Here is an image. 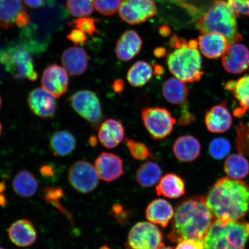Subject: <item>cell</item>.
Instances as JSON below:
<instances>
[{
	"label": "cell",
	"mask_w": 249,
	"mask_h": 249,
	"mask_svg": "<svg viewBox=\"0 0 249 249\" xmlns=\"http://www.w3.org/2000/svg\"><path fill=\"white\" fill-rule=\"evenodd\" d=\"M204 198L216 219L240 220L249 213V185L241 180L218 179Z\"/></svg>",
	"instance_id": "6da1fadb"
},
{
	"label": "cell",
	"mask_w": 249,
	"mask_h": 249,
	"mask_svg": "<svg viewBox=\"0 0 249 249\" xmlns=\"http://www.w3.org/2000/svg\"><path fill=\"white\" fill-rule=\"evenodd\" d=\"M214 219L204 197L186 199L177 207L168 238L174 243L188 239L203 241Z\"/></svg>",
	"instance_id": "7a4b0ae2"
},
{
	"label": "cell",
	"mask_w": 249,
	"mask_h": 249,
	"mask_svg": "<svg viewBox=\"0 0 249 249\" xmlns=\"http://www.w3.org/2000/svg\"><path fill=\"white\" fill-rule=\"evenodd\" d=\"M249 222L214 219L204 239L205 249H246Z\"/></svg>",
	"instance_id": "3957f363"
},
{
	"label": "cell",
	"mask_w": 249,
	"mask_h": 249,
	"mask_svg": "<svg viewBox=\"0 0 249 249\" xmlns=\"http://www.w3.org/2000/svg\"><path fill=\"white\" fill-rule=\"evenodd\" d=\"M236 16L228 2L217 0L206 13L198 18L197 27L202 34H222L228 40L230 45L242 39L239 32Z\"/></svg>",
	"instance_id": "277c9868"
},
{
	"label": "cell",
	"mask_w": 249,
	"mask_h": 249,
	"mask_svg": "<svg viewBox=\"0 0 249 249\" xmlns=\"http://www.w3.org/2000/svg\"><path fill=\"white\" fill-rule=\"evenodd\" d=\"M167 64L170 72L185 83L198 82L204 74L200 52L190 47L186 39L181 46L167 55Z\"/></svg>",
	"instance_id": "5b68a950"
},
{
	"label": "cell",
	"mask_w": 249,
	"mask_h": 249,
	"mask_svg": "<svg viewBox=\"0 0 249 249\" xmlns=\"http://www.w3.org/2000/svg\"><path fill=\"white\" fill-rule=\"evenodd\" d=\"M34 52L29 43L9 47L0 51V63L16 79H26L36 81L38 79L34 60L31 53Z\"/></svg>",
	"instance_id": "8992f818"
},
{
	"label": "cell",
	"mask_w": 249,
	"mask_h": 249,
	"mask_svg": "<svg viewBox=\"0 0 249 249\" xmlns=\"http://www.w3.org/2000/svg\"><path fill=\"white\" fill-rule=\"evenodd\" d=\"M142 122L149 135L155 140L167 138L174 129L177 120L166 108L145 107L141 113Z\"/></svg>",
	"instance_id": "52a82bcc"
},
{
	"label": "cell",
	"mask_w": 249,
	"mask_h": 249,
	"mask_svg": "<svg viewBox=\"0 0 249 249\" xmlns=\"http://www.w3.org/2000/svg\"><path fill=\"white\" fill-rule=\"evenodd\" d=\"M164 236L154 224L141 222L130 229L125 243L126 249H159L164 246Z\"/></svg>",
	"instance_id": "ba28073f"
},
{
	"label": "cell",
	"mask_w": 249,
	"mask_h": 249,
	"mask_svg": "<svg viewBox=\"0 0 249 249\" xmlns=\"http://www.w3.org/2000/svg\"><path fill=\"white\" fill-rule=\"evenodd\" d=\"M69 101L74 110L93 127L99 126L104 114L100 100L95 92L89 90H80L73 93Z\"/></svg>",
	"instance_id": "9c48e42d"
},
{
	"label": "cell",
	"mask_w": 249,
	"mask_h": 249,
	"mask_svg": "<svg viewBox=\"0 0 249 249\" xmlns=\"http://www.w3.org/2000/svg\"><path fill=\"white\" fill-rule=\"evenodd\" d=\"M71 185L81 194H88L98 186L99 177L94 166L86 161H78L68 173Z\"/></svg>",
	"instance_id": "30bf717a"
},
{
	"label": "cell",
	"mask_w": 249,
	"mask_h": 249,
	"mask_svg": "<svg viewBox=\"0 0 249 249\" xmlns=\"http://www.w3.org/2000/svg\"><path fill=\"white\" fill-rule=\"evenodd\" d=\"M157 14L154 0H124L119 9L121 19L131 25L144 23Z\"/></svg>",
	"instance_id": "8fae6325"
},
{
	"label": "cell",
	"mask_w": 249,
	"mask_h": 249,
	"mask_svg": "<svg viewBox=\"0 0 249 249\" xmlns=\"http://www.w3.org/2000/svg\"><path fill=\"white\" fill-rule=\"evenodd\" d=\"M69 80L68 71L64 67L58 64H52L43 71L41 80L42 88L55 98H59L67 92Z\"/></svg>",
	"instance_id": "7c38bea8"
},
{
	"label": "cell",
	"mask_w": 249,
	"mask_h": 249,
	"mask_svg": "<svg viewBox=\"0 0 249 249\" xmlns=\"http://www.w3.org/2000/svg\"><path fill=\"white\" fill-rule=\"evenodd\" d=\"M222 63L228 73H244L249 68V49L241 43L230 45L222 55Z\"/></svg>",
	"instance_id": "4fadbf2b"
},
{
	"label": "cell",
	"mask_w": 249,
	"mask_h": 249,
	"mask_svg": "<svg viewBox=\"0 0 249 249\" xmlns=\"http://www.w3.org/2000/svg\"><path fill=\"white\" fill-rule=\"evenodd\" d=\"M95 167L99 178L110 182L120 178L124 173V162L119 156L104 152L96 158Z\"/></svg>",
	"instance_id": "5bb4252c"
},
{
	"label": "cell",
	"mask_w": 249,
	"mask_h": 249,
	"mask_svg": "<svg viewBox=\"0 0 249 249\" xmlns=\"http://www.w3.org/2000/svg\"><path fill=\"white\" fill-rule=\"evenodd\" d=\"M28 104L34 114L42 118L54 117L57 110L54 96L43 88L34 89L30 93Z\"/></svg>",
	"instance_id": "9a60e30c"
},
{
	"label": "cell",
	"mask_w": 249,
	"mask_h": 249,
	"mask_svg": "<svg viewBox=\"0 0 249 249\" xmlns=\"http://www.w3.org/2000/svg\"><path fill=\"white\" fill-rule=\"evenodd\" d=\"M205 124L207 129L213 133H225L230 129L232 124V118L227 102L223 101L206 112Z\"/></svg>",
	"instance_id": "2e32d148"
},
{
	"label": "cell",
	"mask_w": 249,
	"mask_h": 249,
	"mask_svg": "<svg viewBox=\"0 0 249 249\" xmlns=\"http://www.w3.org/2000/svg\"><path fill=\"white\" fill-rule=\"evenodd\" d=\"M225 88L232 93L235 99L233 115L236 117H241L249 112V74H246L236 80L229 81L226 83Z\"/></svg>",
	"instance_id": "e0dca14e"
},
{
	"label": "cell",
	"mask_w": 249,
	"mask_h": 249,
	"mask_svg": "<svg viewBox=\"0 0 249 249\" xmlns=\"http://www.w3.org/2000/svg\"><path fill=\"white\" fill-rule=\"evenodd\" d=\"M197 41L202 54L210 59L222 56L230 46L225 36L216 33L202 34L198 37Z\"/></svg>",
	"instance_id": "ac0fdd59"
},
{
	"label": "cell",
	"mask_w": 249,
	"mask_h": 249,
	"mask_svg": "<svg viewBox=\"0 0 249 249\" xmlns=\"http://www.w3.org/2000/svg\"><path fill=\"white\" fill-rule=\"evenodd\" d=\"M124 127L120 121L108 119L101 124L98 131V139L104 147L113 149L124 139Z\"/></svg>",
	"instance_id": "d6986e66"
},
{
	"label": "cell",
	"mask_w": 249,
	"mask_h": 249,
	"mask_svg": "<svg viewBox=\"0 0 249 249\" xmlns=\"http://www.w3.org/2000/svg\"><path fill=\"white\" fill-rule=\"evenodd\" d=\"M8 235L14 245L18 247H27L36 241L37 232L31 221L20 219L9 227Z\"/></svg>",
	"instance_id": "ffe728a7"
},
{
	"label": "cell",
	"mask_w": 249,
	"mask_h": 249,
	"mask_svg": "<svg viewBox=\"0 0 249 249\" xmlns=\"http://www.w3.org/2000/svg\"><path fill=\"white\" fill-rule=\"evenodd\" d=\"M173 153L182 162H192L200 157L201 147L197 138L191 135H184L177 139L173 145Z\"/></svg>",
	"instance_id": "44dd1931"
},
{
	"label": "cell",
	"mask_w": 249,
	"mask_h": 249,
	"mask_svg": "<svg viewBox=\"0 0 249 249\" xmlns=\"http://www.w3.org/2000/svg\"><path fill=\"white\" fill-rule=\"evenodd\" d=\"M174 210L169 201L162 198L156 199L149 203L145 210V216L150 223L166 227L173 219Z\"/></svg>",
	"instance_id": "7402d4cb"
},
{
	"label": "cell",
	"mask_w": 249,
	"mask_h": 249,
	"mask_svg": "<svg viewBox=\"0 0 249 249\" xmlns=\"http://www.w3.org/2000/svg\"><path fill=\"white\" fill-rule=\"evenodd\" d=\"M142 45V40L135 31H127L118 40L116 49L117 57L122 61L131 60L139 53Z\"/></svg>",
	"instance_id": "603a6c76"
},
{
	"label": "cell",
	"mask_w": 249,
	"mask_h": 249,
	"mask_svg": "<svg viewBox=\"0 0 249 249\" xmlns=\"http://www.w3.org/2000/svg\"><path fill=\"white\" fill-rule=\"evenodd\" d=\"M61 62L68 73L71 75H80L85 72L88 67V55L82 48L71 47L62 54Z\"/></svg>",
	"instance_id": "cb8c5ba5"
},
{
	"label": "cell",
	"mask_w": 249,
	"mask_h": 249,
	"mask_svg": "<svg viewBox=\"0 0 249 249\" xmlns=\"http://www.w3.org/2000/svg\"><path fill=\"white\" fill-rule=\"evenodd\" d=\"M158 196L174 199L181 197L185 194L184 179L175 173H169L161 177L156 187Z\"/></svg>",
	"instance_id": "d4e9b609"
},
{
	"label": "cell",
	"mask_w": 249,
	"mask_h": 249,
	"mask_svg": "<svg viewBox=\"0 0 249 249\" xmlns=\"http://www.w3.org/2000/svg\"><path fill=\"white\" fill-rule=\"evenodd\" d=\"M161 91L166 101L173 105L185 104L189 94L186 83L176 77L167 80L163 85Z\"/></svg>",
	"instance_id": "484cf974"
},
{
	"label": "cell",
	"mask_w": 249,
	"mask_h": 249,
	"mask_svg": "<svg viewBox=\"0 0 249 249\" xmlns=\"http://www.w3.org/2000/svg\"><path fill=\"white\" fill-rule=\"evenodd\" d=\"M76 146L75 138L68 130L56 132L50 140V148L53 153L57 157H65L72 153Z\"/></svg>",
	"instance_id": "4316f807"
},
{
	"label": "cell",
	"mask_w": 249,
	"mask_h": 249,
	"mask_svg": "<svg viewBox=\"0 0 249 249\" xmlns=\"http://www.w3.org/2000/svg\"><path fill=\"white\" fill-rule=\"evenodd\" d=\"M12 187L15 194L23 198H29L35 195L38 188V181L29 171H21L15 177Z\"/></svg>",
	"instance_id": "83f0119b"
},
{
	"label": "cell",
	"mask_w": 249,
	"mask_h": 249,
	"mask_svg": "<svg viewBox=\"0 0 249 249\" xmlns=\"http://www.w3.org/2000/svg\"><path fill=\"white\" fill-rule=\"evenodd\" d=\"M24 11L22 0H0V28L13 27L18 15Z\"/></svg>",
	"instance_id": "f1b7e54d"
},
{
	"label": "cell",
	"mask_w": 249,
	"mask_h": 249,
	"mask_svg": "<svg viewBox=\"0 0 249 249\" xmlns=\"http://www.w3.org/2000/svg\"><path fill=\"white\" fill-rule=\"evenodd\" d=\"M162 171L160 165L154 161H147L140 165L136 173V179L144 188H150L157 185L161 178Z\"/></svg>",
	"instance_id": "f546056e"
},
{
	"label": "cell",
	"mask_w": 249,
	"mask_h": 249,
	"mask_svg": "<svg viewBox=\"0 0 249 249\" xmlns=\"http://www.w3.org/2000/svg\"><path fill=\"white\" fill-rule=\"evenodd\" d=\"M154 70L150 64L143 61L135 62L127 71L126 78L130 85L136 88L142 87L150 81Z\"/></svg>",
	"instance_id": "4dcf8cb0"
},
{
	"label": "cell",
	"mask_w": 249,
	"mask_h": 249,
	"mask_svg": "<svg viewBox=\"0 0 249 249\" xmlns=\"http://www.w3.org/2000/svg\"><path fill=\"white\" fill-rule=\"evenodd\" d=\"M224 170L229 178L237 180L244 179L249 174V162L244 156L232 154L227 158Z\"/></svg>",
	"instance_id": "1f68e13d"
},
{
	"label": "cell",
	"mask_w": 249,
	"mask_h": 249,
	"mask_svg": "<svg viewBox=\"0 0 249 249\" xmlns=\"http://www.w3.org/2000/svg\"><path fill=\"white\" fill-rule=\"evenodd\" d=\"M67 7L68 12L74 17H88L94 11V0H67Z\"/></svg>",
	"instance_id": "d6a6232c"
},
{
	"label": "cell",
	"mask_w": 249,
	"mask_h": 249,
	"mask_svg": "<svg viewBox=\"0 0 249 249\" xmlns=\"http://www.w3.org/2000/svg\"><path fill=\"white\" fill-rule=\"evenodd\" d=\"M236 149L239 154L249 157V124L240 122L236 126Z\"/></svg>",
	"instance_id": "836d02e7"
},
{
	"label": "cell",
	"mask_w": 249,
	"mask_h": 249,
	"mask_svg": "<svg viewBox=\"0 0 249 249\" xmlns=\"http://www.w3.org/2000/svg\"><path fill=\"white\" fill-rule=\"evenodd\" d=\"M124 143L128 149L130 155L135 160H145L148 158H154L153 154L144 143L128 138H124Z\"/></svg>",
	"instance_id": "e575fe53"
},
{
	"label": "cell",
	"mask_w": 249,
	"mask_h": 249,
	"mask_svg": "<svg viewBox=\"0 0 249 249\" xmlns=\"http://www.w3.org/2000/svg\"><path fill=\"white\" fill-rule=\"evenodd\" d=\"M209 153L212 158L216 160H221L225 158L231 150V145L228 140L219 138L214 139L209 145Z\"/></svg>",
	"instance_id": "d590c367"
},
{
	"label": "cell",
	"mask_w": 249,
	"mask_h": 249,
	"mask_svg": "<svg viewBox=\"0 0 249 249\" xmlns=\"http://www.w3.org/2000/svg\"><path fill=\"white\" fill-rule=\"evenodd\" d=\"M97 20L87 17L80 18L73 20L69 23V26L83 31L89 36H92L98 32L95 26Z\"/></svg>",
	"instance_id": "8d00e7d4"
},
{
	"label": "cell",
	"mask_w": 249,
	"mask_h": 249,
	"mask_svg": "<svg viewBox=\"0 0 249 249\" xmlns=\"http://www.w3.org/2000/svg\"><path fill=\"white\" fill-rule=\"evenodd\" d=\"M95 8L99 13L110 16L116 14L119 10L122 1L121 0H94Z\"/></svg>",
	"instance_id": "74e56055"
},
{
	"label": "cell",
	"mask_w": 249,
	"mask_h": 249,
	"mask_svg": "<svg viewBox=\"0 0 249 249\" xmlns=\"http://www.w3.org/2000/svg\"><path fill=\"white\" fill-rule=\"evenodd\" d=\"M228 3L236 15L249 17V0H228Z\"/></svg>",
	"instance_id": "f35d334b"
},
{
	"label": "cell",
	"mask_w": 249,
	"mask_h": 249,
	"mask_svg": "<svg viewBox=\"0 0 249 249\" xmlns=\"http://www.w3.org/2000/svg\"><path fill=\"white\" fill-rule=\"evenodd\" d=\"M176 249H205L203 241L197 239H188L178 243Z\"/></svg>",
	"instance_id": "ab89813d"
},
{
	"label": "cell",
	"mask_w": 249,
	"mask_h": 249,
	"mask_svg": "<svg viewBox=\"0 0 249 249\" xmlns=\"http://www.w3.org/2000/svg\"><path fill=\"white\" fill-rule=\"evenodd\" d=\"M67 38L76 45H85L87 40V34L77 29L71 30Z\"/></svg>",
	"instance_id": "60d3db41"
},
{
	"label": "cell",
	"mask_w": 249,
	"mask_h": 249,
	"mask_svg": "<svg viewBox=\"0 0 249 249\" xmlns=\"http://www.w3.org/2000/svg\"><path fill=\"white\" fill-rule=\"evenodd\" d=\"M45 196L47 200L54 202L63 197L64 192L61 188L50 187L45 190Z\"/></svg>",
	"instance_id": "b9f144b4"
},
{
	"label": "cell",
	"mask_w": 249,
	"mask_h": 249,
	"mask_svg": "<svg viewBox=\"0 0 249 249\" xmlns=\"http://www.w3.org/2000/svg\"><path fill=\"white\" fill-rule=\"evenodd\" d=\"M195 120L194 115L186 110L185 108L184 111L180 116L179 118V123L182 126H187L194 122Z\"/></svg>",
	"instance_id": "7bdbcfd3"
},
{
	"label": "cell",
	"mask_w": 249,
	"mask_h": 249,
	"mask_svg": "<svg viewBox=\"0 0 249 249\" xmlns=\"http://www.w3.org/2000/svg\"><path fill=\"white\" fill-rule=\"evenodd\" d=\"M30 23V20L27 12L25 11L21 12V13L18 15V17L16 20V24L18 26L24 28L26 27Z\"/></svg>",
	"instance_id": "ee69618b"
},
{
	"label": "cell",
	"mask_w": 249,
	"mask_h": 249,
	"mask_svg": "<svg viewBox=\"0 0 249 249\" xmlns=\"http://www.w3.org/2000/svg\"><path fill=\"white\" fill-rule=\"evenodd\" d=\"M40 172L46 178H51L54 175V170L51 165H44L40 167Z\"/></svg>",
	"instance_id": "f6af8a7d"
},
{
	"label": "cell",
	"mask_w": 249,
	"mask_h": 249,
	"mask_svg": "<svg viewBox=\"0 0 249 249\" xmlns=\"http://www.w3.org/2000/svg\"><path fill=\"white\" fill-rule=\"evenodd\" d=\"M124 86L125 84L123 79H117L114 81L112 85V89L115 92L120 93L124 91Z\"/></svg>",
	"instance_id": "bcb514c9"
},
{
	"label": "cell",
	"mask_w": 249,
	"mask_h": 249,
	"mask_svg": "<svg viewBox=\"0 0 249 249\" xmlns=\"http://www.w3.org/2000/svg\"><path fill=\"white\" fill-rule=\"evenodd\" d=\"M45 0H23L25 4L32 8H37L42 6Z\"/></svg>",
	"instance_id": "7dc6e473"
},
{
	"label": "cell",
	"mask_w": 249,
	"mask_h": 249,
	"mask_svg": "<svg viewBox=\"0 0 249 249\" xmlns=\"http://www.w3.org/2000/svg\"><path fill=\"white\" fill-rule=\"evenodd\" d=\"M160 33L161 36H167L171 34L170 27L166 25H163L160 29Z\"/></svg>",
	"instance_id": "c3c4849f"
},
{
	"label": "cell",
	"mask_w": 249,
	"mask_h": 249,
	"mask_svg": "<svg viewBox=\"0 0 249 249\" xmlns=\"http://www.w3.org/2000/svg\"><path fill=\"white\" fill-rule=\"evenodd\" d=\"M166 50L163 48H158L155 50L154 54L156 57L161 58L166 54Z\"/></svg>",
	"instance_id": "681fc988"
},
{
	"label": "cell",
	"mask_w": 249,
	"mask_h": 249,
	"mask_svg": "<svg viewBox=\"0 0 249 249\" xmlns=\"http://www.w3.org/2000/svg\"><path fill=\"white\" fill-rule=\"evenodd\" d=\"M164 69L162 66L156 64L154 65V73L156 76H160L164 73Z\"/></svg>",
	"instance_id": "f907efd6"
},
{
	"label": "cell",
	"mask_w": 249,
	"mask_h": 249,
	"mask_svg": "<svg viewBox=\"0 0 249 249\" xmlns=\"http://www.w3.org/2000/svg\"><path fill=\"white\" fill-rule=\"evenodd\" d=\"M7 203V198L4 195L0 194V206H4Z\"/></svg>",
	"instance_id": "816d5d0a"
},
{
	"label": "cell",
	"mask_w": 249,
	"mask_h": 249,
	"mask_svg": "<svg viewBox=\"0 0 249 249\" xmlns=\"http://www.w3.org/2000/svg\"><path fill=\"white\" fill-rule=\"evenodd\" d=\"M96 143H97L96 138H95L94 136L91 137L89 139V144H91V146H95L96 145Z\"/></svg>",
	"instance_id": "f5cc1de1"
},
{
	"label": "cell",
	"mask_w": 249,
	"mask_h": 249,
	"mask_svg": "<svg viewBox=\"0 0 249 249\" xmlns=\"http://www.w3.org/2000/svg\"><path fill=\"white\" fill-rule=\"evenodd\" d=\"M5 190V185L4 182H0V194L4 192Z\"/></svg>",
	"instance_id": "db71d44e"
},
{
	"label": "cell",
	"mask_w": 249,
	"mask_h": 249,
	"mask_svg": "<svg viewBox=\"0 0 249 249\" xmlns=\"http://www.w3.org/2000/svg\"><path fill=\"white\" fill-rule=\"evenodd\" d=\"M159 249H174L173 247H164V246H163V247H161V248H160Z\"/></svg>",
	"instance_id": "11a10c76"
},
{
	"label": "cell",
	"mask_w": 249,
	"mask_h": 249,
	"mask_svg": "<svg viewBox=\"0 0 249 249\" xmlns=\"http://www.w3.org/2000/svg\"><path fill=\"white\" fill-rule=\"evenodd\" d=\"M111 249L110 248H108L107 247V246L105 245V246H103V247L100 248V249Z\"/></svg>",
	"instance_id": "9f6ffc18"
},
{
	"label": "cell",
	"mask_w": 249,
	"mask_h": 249,
	"mask_svg": "<svg viewBox=\"0 0 249 249\" xmlns=\"http://www.w3.org/2000/svg\"><path fill=\"white\" fill-rule=\"evenodd\" d=\"M2 127L1 123H0V136L1 135Z\"/></svg>",
	"instance_id": "6f0895ef"
},
{
	"label": "cell",
	"mask_w": 249,
	"mask_h": 249,
	"mask_svg": "<svg viewBox=\"0 0 249 249\" xmlns=\"http://www.w3.org/2000/svg\"><path fill=\"white\" fill-rule=\"evenodd\" d=\"M1 104H2V100H1V96H0V108H1Z\"/></svg>",
	"instance_id": "680465c9"
},
{
	"label": "cell",
	"mask_w": 249,
	"mask_h": 249,
	"mask_svg": "<svg viewBox=\"0 0 249 249\" xmlns=\"http://www.w3.org/2000/svg\"><path fill=\"white\" fill-rule=\"evenodd\" d=\"M0 249H5L4 248H3L2 247H0Z\"/></svg>",
	"instance_id": "91938a15"
}]
</instances>
